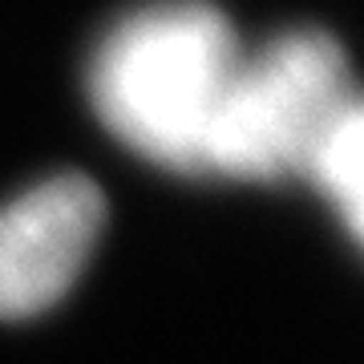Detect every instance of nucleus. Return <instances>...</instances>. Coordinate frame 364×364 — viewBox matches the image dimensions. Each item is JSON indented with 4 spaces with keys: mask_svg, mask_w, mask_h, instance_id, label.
Masks as SVG:
<instances>
[{
    "mask_svg": "<svg viewBox=\"0 0 364 364\" xmlns=\"http://www.w3.org/2000/svg\"><path fill=\"white\" fill-rule=\"evenodd\" d=\"M105 223V198L85 174L28 186L0 210V320L53 308L81 275Z\"/></svg>",
    "mask_w": 364,
    "mask_h": 364,
    "instance_id": "nucleus-3",
    "label": "nucleus"
},
{
    "mask_svg": "<svg viewBox=\"0 0 364 364\" xmlns=\"http://www.w3.org/2000/svg\"><path fill=\"white\" fill-rule=\"evenodd\" d=\"M308 178L340 207L352 235L364 227V109L352 102L308 158Z\"/></svg>",
    "mask_w": 364,
    "mask_h": 364,
    "instance_id": "nucleus-4",
    "label": "nucleus"
},
{
    "mask_svg": "<svg viewBox=\"0 0 364 364\" xmlns=\"http://www.w3.org/2000/svg\"><path fill=\"white\" fill-rule=\"evenodd\" d=\"M352 102L360 97L344 49L320 28H291L251 57L239 53L203 142V174L251 182L304 174Z\"/></svg>",
    "mask_w": 364,
    "mask_h": 364,
    "instance_id": "nucleus-2",
    "label": "nucleus"
},
{
    "mask_svg": "<svg viewBox=\"0 0 364 364\" xmlns=\"http://www.w3.org/2000/svg\"><path fill=\"white\" fill-rule=\"evenodd\" d=\"M239 61L231 21L207 0H158L122 16L90 61V102L134 154L203 174L210 117Z\"/></svg>",
    "mask_w": 364,
    "mask_h": 364,
    "instance_id": "nucleus-1",
    "label": "nucleus"
}]
</instances>
